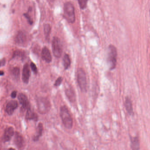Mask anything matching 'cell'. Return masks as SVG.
Listing matches in <instances>:
<instances>
[{"label":"cell","mask_w":150,"mask_h":150,"mask_svg":"<svg viewBox=\"0 0 150 150\" xmlns=\"http://www.w3.org/2000/svg\"></svg>","instance_id":"obj_31"},{"label":"cell","mask_w":150,"mask_h":150,"mask_svg":"<svg viewBox=\"0 0 150 150\" xmlns=\"http://www.w3.org/2000/svg\"><path fill=\"white\" fill-rule=\"evenodd\" d=\"M77 80L81 90L83 92H86L87 90L86 75L84 70L82 68H79L77 70Z\"/></svg>","instance_id":"obj_5"},{"label":"cell","mask_w":150,"mask_h":150,"mask_svg":"<svg viewBox=\"0 0 150 150\" xmlns=\"http://www.w3.org/2000/svg\"><path fill=\"white\" fill-rule=\"evenodd\" d=\"M79 6L81 9L84 10L86 8L88 0H78Z\"/></svg>","instance_id":"obj_22"},{"label":"cell","mask_w":150,"mask_h":150,"mask_svg":"<svg viewBox=\"0 0 150 150\" xmlns=\"http://www.w3.org/2000/svg\"><path fill=\"white\" fill-rule=\"evenodd\" d=\"M125 109L128 114L130 115H132L133 114V108L132 106V102L130 98L128 97L125 98Z\"/></svg>","instance_id":"obj_16"},{"label":"cell","mask_w":150,"mask_h":150,"mask_svg":"<svg viewBox=\"0 0 150 150\" xmlns=\"http://www.w3.org/2000/svg\"><path fill=\"white\" fill-rule=\"evenodd\" d=\"M11 74L14 79L18 80L20 77V69L18 67H15L11 71Z\"/></svg>","instance_id":"obj_20"},{"label":"cell","mask_w":150,"mask_h":150,"mask_svg":"<svg viewBox=\"0 0 150 150\" xmlns=\"http://www.w3.org/2000/svg\"><path fill=\"white\" fill-rule=\"evenodd\" d=\"M31 71L30 66L28 63H26L23 68V73H22V80L23 83L28 84L29 81Z\"/></svg>","instance_id":"obj_7"},{"label":"cell","mask_w":150,"mask_h":150,"mask_svg":"<svg viewBox=\"0 0 150 150\" xmlns=\"http://www.w3.org/2000/svg\"><path fill=\"white\" fill-rule=\"evenodd\" d=\"M117 51L116 48L113 45L108 46L107 51V62L110 70H113L116 67L117 63Z\"/></svg>","instance_id":"obj_1"},{"label":"cell","mask_w":150,"mask_h":150,"mask_svg":"<svg viewBox=\"0 0 150 150\" xmlns=\"http://www.w3.org/2000/svg\"><path fill=\"white\" fill-rule=\"evenodd\" d=\"M52 49L54 55L57 58H60L62 54V46L58 37H54L52 40Z\"/></svg>","instance_id":"obj_6"},{"label":"cell","mask_w":150,"mask_h":150,"mask_svg":"<svg viewBox=\"0 0 150 150\" xmlns=\"http://www.w3.org/2000/svg\"><path fill=\"white\" fill-rule=\"evenodd\" d=\"M65 94L68 99L71 103L75 102L76 101V94L74 90L72 87H69L65 90Z\"/></svg>","instance_id":"obj_11"},{"label":"cell","mask_w":150,"mask_h":150,"mask_svg":"<svg viewBox=\"0 0 150 150\" xmlns=\"http://www.w3.org/2000/svg\"><path fill=\"white\" fill-rule=\"evenodd\" d=\"M37 106L39 113L41 114L48 113L51 108V104L48 98L39 97L37 100Z\"/></svg>","instance_id":"obj_4"},{"label":"cell","mask_w":150,"mask_h":150,"mask_svg":"<svg viewBox=\"0 0 150 150\" xmlns=\"http://www.w3.org/2000/svg\"><path fill=\"white\" fill-rule=\"evenodd\" d=\"M63 63L65 70L68 69L71 65V60L68 54H66L63 58Z\"/></svg>","instance_id":"obj_19"},{"label":"cell","mask_w":150,"mask_h":150,"mask_svg":"<svg viewBox=\"0 0 150 150\" xmlns=\"http://www.w3.org/2000/svg\"><path fill=\"white\" fill-rule=\"evenodd\" d=\"M131 147L132 150H140V143L137 137H131Z\"/></svg>","instance_id":"obj_15"},{"label":"cell","mask_w":150,"mask_h":150,"mask_svg":"<svg viewBox=\"0 0 150 150\" xmlns=\"http://www.w3.org/2000/svg\"><path fill=\"white\" fill-rule=\"evenodd\" d=\"M63 81V78L62 77H59L58 78V79L56 80L55 81V83L54 84V86L56 87H58V86H60L61 84H62V82Z\"/></svg>","instance_id":"obj_23"},{"label":"cell","mask_w":150,"mask_h":150,"mask_svg":"<svg viewBox=\"0 0 150 150\" xmlns=\"http://www.w3.org/2000/svg\"><path fill=\"white\" fill-rule=\"evenodd\" d=\"M8 150H15V149H14V148H9V149H8Z\"/></svg>","instance_id":"obj_29"},{"label":"cell","mask_w":150,"mask_h":150,"mask_svg":"<svg viewBox=\"0 0 150 150\" xmlns=\"http://www.w3.org/2000/svg\"><path fill=\"white\" fill-rule=\"evenodd\" d=\"M63 15L65 19L68 23H73L76 20L75 8L73 4L70 2L64 3Z\"/></svg>","instance_id":"obj_3"},{"label":"cell","mask_w":150,"mask_h":150,"mask_svg":"<svg viewBox=\"0 0 150 150\" xmlns=\"http://www.w3.org/2000/svg\"><path fill=\"white\" fill-rule=\"evenodd\" d=\"M43 130H44V128H43V124L41 123H39L37 127L36 135L34 136L33 138V141H39L40 138L41 137L43 134Z\"/></svg>","instance_id":"obj_17"},{"label":"cell","mask_w":150,"mask_h":150,"mask_svg":"<svg viewBox=\"0 0 150 150\" xmlns=\"http://www.w3.org/2000/svg\"><path fill=\"white\" fill-rule=\"evenodd\" d=\"M14 134V130L13 128L9 127L7 128L5 130V133L3 136V141L4 142H8L13 137Z\"/></svg>","instance_id":"obj_13"},{"label":"cell","mask_w":150,"mask_h":150,"mask_svg":"<svg viewBox=\"0 0 150 150\" xmlns=\"http://www.w3.org/2000/svg\"><path fill=\"white\" fill-rule=\"evenodd\" d=\"M48 1H50V2H54L55 0H48Z\"/></svg>","instance_id":"obj_30"},{"label":"cell","mask_w":150,"mask_h":150,"mask_svg":"<svg viewBox=\"0 0 150 150\" xmlns=\"http://www.w3.org/2000/svg\"><path fill=\"white\" fill-rule=\"evenodd\" d=\"M44 33L47 40L49 39L51 31V27L49 24H45L44 26Z\"/></svg>","instance_id":"obj_21"},{"label":"cell","mask_w":150,"mask_h":150,"mask_svg":"<svg viewBox=\"0 0 150 150\" xmlns=\"http://www.w3.org/2000/svg\"><path fill=\"white\" fill-rule=\"evenodd\" d=\"M6 60L5 58L1 59L0 60V67L3 66L5 64Z\"/></svg>","instance_id":"obj_26"},{"label":"cell","mask_w":150,"mask_h":150,"mask_svg":"<svg viewBox=\"0 0 150 150\" xmlns=\"http://www.w3.org/2000/svg\"><path fill=\"white\" fill-rule=\"evenodd\" d=\"M4 72L3 71H0V76L4 75Z\"/></svg>","instance_id":"obj_28"},{"label":"cell","mask_w":150,"mask_h":150,"mask_svg":"<svg viewBox=\"0 0 150 150\" xmlns=\"http://www.w3.org/2000/svg\"><path fill=\"white\" fill-rule=\"evenodd\" d=\"M26 118L27 119L33 120L36 121L38 120V116L36 113L33 112L31 108H30L27 110Z\"/></svg>","instance_id":"obj_18"},{"label":"cell","mask_w":150,"mask_h":150,"mask_svg":"<svg viewBox=\"0 0 150 150\" xmlns=\"http://www.w3.org/2000/svg\"><path fill=\"white\" fill-rule=\"evenodd\" d=\"M42 58L46 62L49 63L52 61V56L50 51L47 47H44L42 49L41 52Z\"/></svg>","instance_id":"obj_10"},{"label":"cell","mask_w":150,"mask_h":150,"mask_svg":"<svg viewBox=\"0 0 150 150\" xmlns=\"http://www.w3.org/2000/svg\"><path fill=\"white\" fill-rule=\"evenodd\" d=\"M16 95H17V92L16 91H13L11 94V98H14L15 97H16Z\"/></svg>","instance_id":"obj_27"},{"label":"cell","mask_w":150,"mask_h":150,"mask_svg":"<svg viewBox=\"0 0 150 150\" xmlns=\"http://www.w3.org/2000/svg\"><path fill=\"white\" fill-rule=\"evenodd\" d=\"M18 99L23 109L27 110L29 108H31L29 101L25 94L22 93L19 94L18 95Z\"/></svg>","instance_id":"obj_9"},{"label":"cell","mask_w":150,"mask_h":150,"mask_svg":"<svg viewBox=\"0 0 150 150\" xmlns=\"http://www.w3.org/2000/svg\"><path fill=\"white\" fill-rule=\"evenodd\" d=\"M27 40L26 34L22 31H19L15 38V42L16 44L19 45H24L26 43Z\"/></svg>","instance_id":"obj_12"},{"label":"cell","mask_w":150,"mask_h":150,"mask_svg":"<svg viewBox=\"0 0 150 150\" xmlns=\"http://www.w3.org/2000/svg\"><path fill=\"white\" fill-rule=\"evenodd\" d=\"M31 67L33 71L34 72L35 74H37V68L35 64H34L33 62H31Z\"/></svg>","instance_id":"obj_25"},{"label":"cell","mask_w":150,"mask_h":150,"mask_svg":"<svg viewBox=\"0 0 150 150\" xmlns=\"http://www.w3.org/2000/svg\"><path fill=\"white\" fill-rule=\"evenodd\" d=\"M24 15L26 17V18L27 19L29 23L31 25H32V24L33 23V20L32 19L31 15H29V13H25V14H24Z\"/></svg>","instance_id":"obj_24"},{"label":"cell","mask_w":150,"mask_h":150,"mask_svg":"<svg viewBox=\"0 0 150 150\" xmlns=\"http://www.w3.org/2000/svg\"><path fill=\"white\" fill-rule=\"evenodd\" d=\"M60 117L64 126L67 129H71L73 125V119L68 108L64 106L60 108Z\"/></svg>","instance_id":"obj_2"},{"label":"cell","mask_w":150,"mask_h":150,"mask_svg":"<svg viewBox=\"0 0 150 150\" xmlns=\"http://www.w3.org/2000/svg\"><path fill=\"white\" fill-rule=\"evenodd\" d=\"M18 103L17 101L12 100L10 101L6 106V111L9 115H11L13 113L15 110L18 107Z\"/></svg>","instance_id":"obj_14"},{"label":"cell","mask_w":150,"mask_h":150,"mask_svg":"<svg viewBox=\"0 0 150 150\" xmlns=\"http://www.w3.org/2000/svg\"><path fill=\"white\" fill-rule=\"evenodd\" d=\"M14 143L15 145L19 150H23L24 147L25 142L23 138L18 133H15V136Z\"/></svg>","instance_id":"obj_8"}]
</instances>
